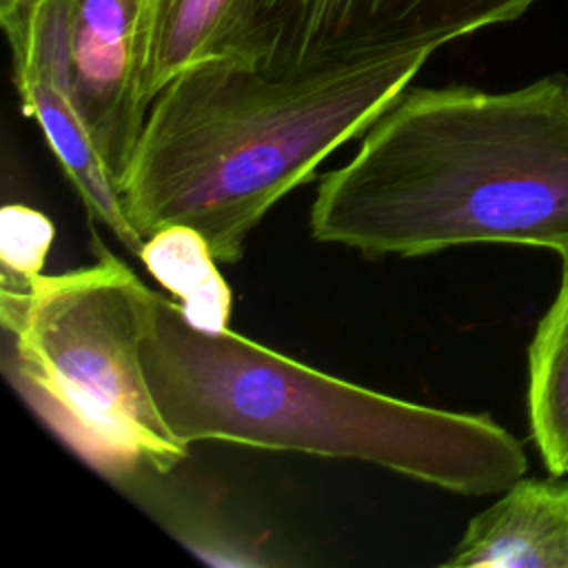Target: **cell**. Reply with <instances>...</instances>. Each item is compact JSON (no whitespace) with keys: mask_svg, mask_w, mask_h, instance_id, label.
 I'll return each instance as SVG.
<instances>
[{"mask_svg":"<svg viewBox=\"0 0 568 568\" xmlns=\"http://www.w3.org/2000/svg\"><path fill=\"white\" fill-rule=\"evenodd\" d=\"M537 0H244L231 58L306 73L406 51H435L517 20Z\"/></svg>","mask_w":568,"mask_h":568,"instance_id":"cell-5","label":"cell"},{"mask_svg":"<svg viewBox=\"0 0 568 568\" xmlns=\"http://www.w3.org/2000/svg\"><path fill=\"white\" fill-rule=\"evenodd\" d=\"M308 226L371 257L517 244L568 268V75L508 91L406 87L322 175Z\"/></svg>","mask_w":568,"mask_h":568,"instance_id":"cell-1","label":"cell"},{"mask_svg":"<svg viewBox=\"0 0 568 568\" xmlns=\"http://www.w3.org/2000/svg\"><path fill=\"white\" fill-rule=\"evenodd\" d=\"M146 288L106 251L91 266L0 282L11 377L73 448L126 481L171 473L189 453L162 419L144 375Z\"/></svg>","mask_w":568,"mask_h":568,"instance_id":"cell-4","label":"cell"},{"mask_svg":"<svg viewBox=\"0 0 568 568\" xmlns=\"http://www.w3.org/2000/svg\"><path fill=\"white\" fill-rule=\"evenodd\" d=\"M442 566L568 568V479L513 481L468 521Z\"/></svg>","mask_w":568,"mask_h":568,"instance_id":"cell-7","label":"cell"},{"mask_svg":"<svg viewBox=\"0 0 568 568\" xmlns=\"http://www.w3.org/2000/svg\"><path fill=\"white\" fill-rule=\"evenodd\" d=\"M53 237V222L44 213L7 204L0 213V282H27L40 275Z\"/></svg>","mask_w":568,"mask_h":568,"instance_id":"cell-13","label":"cell"},{"mask_svg":"<svg viewBox=\"0 0 568 568\" xmlns=\"http://www.w3.org/2000/svg\"><path fill=\"white\" fill-rule=\"evenodd\" d=\"M244 0H146L144 89L149 100L184 69L231 58Z\"/></svg>","mask_w":568,"mask_h":568,"instance_id":"cell-9","label":"cell"},{"mask_svg":"<svg viewBox=\"0 0 568 568\" xmlns=\"http://www.w3.org/2000/svg\"><path fill=\"white\" fill-rule=\"evenodd\" d=\"M138 257L160 286L180 302L195 326L231 328L233 293L200 231L186 224H166L146 235Z\"/></svg>","mask_w":568,"mask_h":568,"instance_id":"cell-11","label":"cell"},{"mask_svg":"<svg viewBox=\"0 0 568 568\" xmlns=\"http://www.w3.org/2000/svg\"><path fill=\"white\" fill-rule=\"evenodd\" d=\"M528 424L550 475H568V268L528 346Z\"/></svg>","mask_w":568,"mask_h":568,"instance_id":"cell-10","label":"cell"},{"mask_svg":"<svg viewBox=\"0 0 568 568\" xmlns=\"http://www.w3.org/2000/svg\"><path fill=\"white\" fill-rule=\"evenodd\" d=\"M433 51L306 73H266L215 58L178 73L151 102L120 178L124 211L146 240L166 224L204 235L235 264L262 217L410 87Z\"/></svg>","mask_w":568,"mask_h":568,"instance_id":"cell-2","label":"cell"},{"mask_svg":"<svg viewBox=\"0 0 568 568\" xmlns=\"http://www.w3.org/2000/svg\"><path fill=\"white\" fill-rule=\"evenodd\" d=\"M142 366L169 430L357 459L437 488L497 495L526 475L521 442L486 413L399 399L311 368L231 328L195 326L146 288Z\"/></svg>","mask_w":568,"mask_h":568,"instance_id":"cell-3","label":"cell"},{"mask_svg":"<svg viewBox=\"0 0 568 568\" xmlns=\"http://www.w3.org/2000/svg\"><path fill=\"white\" fill-rule=\"evenodd\" d=\"M71 98L118 186L142 133L146 0H47Z\"/></svg>","mask_w":568,"mask_h":568,"instance_id":"cell-6","label":"cell"},{"mask_svg":"<svg viewBox=\"0 0 568 568\" xmlns=\"http://www.w3.org/2000/svg\"><path fill=\"white\" fill-rule=\"evenodd\" d=\"M22 111L33 118L80 200L93 220L133 255H140L144 237L131 224L118 180L87 129L73 98L42 80H13Z\"/></svg>","mask_w":568,"mask_h":568,"instance_id":"cell-8","label":"cell"},{"mask_svg":"<svg viewBox=\"0 0 568 568\" xmlns=\"http://www.w3.org/2000/svg\"><path fill=\"white\" fill-rule=\"evenodd\" d=\"M166 517V526L173 535L191 548V552L200 555L209 564L220 566H275L286 564L277 550L271 546L268 535L253 530L251 526H242L235 519H229L226 513L209 501L195 506V501L186 506L162 508Z\"/></svg>","mask_w":568,"mask_h":568,"instance_id":"cell-12","label":"cell"}]
</instances>
